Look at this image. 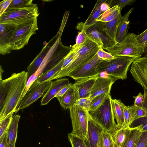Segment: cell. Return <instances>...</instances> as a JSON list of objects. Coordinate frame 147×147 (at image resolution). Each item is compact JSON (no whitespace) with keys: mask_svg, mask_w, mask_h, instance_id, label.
Instances as JSON below:
<instances>
[{"mask_svg":"<svg viewBox=\"0 0 147 147\" xmlns=\"http://www.w3.org/2000/svg\"><path fill=\"white\" fill-rule=\"evenodd\" d=\"M70 83L68 79L66 78L57 79L52 82L48 90L41 99V105H47L55 97L59 92Z\"/></svg>","mask_w":147,"mask_h":147,"instance_id":"17","label":"cell"},{"mask_svg":"<svg viewBox=\"0 0 147 147\" xmlns=\"http://www.w3.org/2000/svg\"><path fill=\"white\" fill-rule=\"evenodd\" d=\"M14 112L0 119V137L8 129Z\"/></svg>","mask_w":147,"mask_h":147,"instance_id":"33","label":"cell"},{"mask_svg":"<svg viewBox=\"0 0 147 147\" xmlns=\"http://www.w3.org/2000/svg\"><path fill=\"white\" fill-rule=\"evenodd\" d=\"M124 126L123 128L130 127L131 124V115L129 110V106L125 105L124 108Z\"/></svg>","mask_w":147,"mask_h":147,"instance_id":"39","label":"cell"},{"mask_svg":"<svg viewBox=\"0 0 147 147\" xmlns=\"http://www.w3.org/2000/svg\"><path fill=\"white\" fill-rule=\"evenodd\" d=\"M146 147H147V146H146Z\"/></svg>","mask_w":147,"mask_h":147,"instance_id":"52","label":"cell"},{"mask_svg":"<svg viewBox=\"0 0 147 147\" xmlns=\"http://www.w3.org/2000/svg\"><path fill=\"white\" fill-rule=\"evenodd\" d=\"M98 57L103 60L111 59L115 58L108 52L105 51L100 48L97 53Z\"/></svg>","mask_w":147,"mask_h":147,"instance_id":"43","label":"cell"},{"mask_svg":"<svg viewBox=\"0 0 147 147\" xmlns=\"http://www.w3.org/2000/svg\"><path fill=\"white\" fill-rule=\"evenodd\" d=\"M76 27L77 29L84 31L88 38L103 50L117 43L107 34L105 22L98 21L91 25L85 27L78 24Z\"/></svg>","mask_w":147,"mask_h":147,"instance_id":"6","label":"cell"},{"mask_svg":"<svg viewBox=\"0 0 147 147\" xmlns=\"http://www.w3.org/2000/svg\"><path fill=\"white\" fill-rule=\"evenodd\" d=\"M64 61V59L53 68L41 74L34 82L28 91L37 85L49 81L53 75L61 69Z\"/></svg>","mask_w":147,"mask_h":147,"instance_id":"25","label":"cell"},{"mask_svg":"<svg viewBox=\"0 0 147 147\" xmlns=\"http://www.w3.org/2000/svg\"><path fill=\"white\" fill-rule=\"evenodd\" d=\"M100 48L98 45L88 37L85 43L79 47L74 59L67 66L53 75L49 80L67 76L70 72L92 59Z\"/></svg>","mask_w":147,"mask_h":147,"instance_id":"2","label":"cell"},{"mask_svg":"<svg viewBox=\"0 0 147 147\" xmlns=\"http://www.w3.org/2000/svg\"><path fill=\"white\" fill-rule=\"evenodd\" d=\"M104 130L101 126L89 117L86 134L83 139L86 147H100V136Z\"/></svg>","mask_w":147,"mask_h":147,"instance_id":"14","label":"cell"},{"mask_svg":"<svg viewBox=\"0 0 147 147\" xmlns=\"http://www.w3.org/2000/svg\"><path fill=\"white\" fill-rule=\"evenodd\" d=\"M114 147H119L115 143L114 145Z\"/></svg>","mask_w":147,"mask_h":147,"instance_id":"50","label":"cell"},{"mask_svg":"<svg viewBox=\"0 0 147 147\" xmlns=\"http://www.w3.org/2000/svg\"><path fill=\"white\" fill-rule=\"evenodd\" d=\"M9 78L0 81V109L2 107L6 96Z\"/></svg>","mask_w":147,"mask_h":147,"instance_id":"34","label":"cell"},{"mask_svg":"<svg viewBox=\"0 0 147 147\" xmlns=\"http://www.w3.org/2000/svg\"><path fill=\"white\" fill-rule=\"evenodd\" d=\"M79 47H76L74 45L72 46V48L70 51L64 58V62L61 69L67 66L74 59L76 52Z\"/></svg>","mask_w":147,"mask_h":147,"instance_id":"37","label":"cell"},{"mask_svg":"<svg viewBox=\"0 0 147 147\" xmlns=\"http://www.w3.org/2000/svg\"><path fill=\"white\" fill-rule=\"evenodd\" d=\"M109 94H102L96 96L91 99L90 107L88 111L94 110L101 105Z\"/></svg>","mask_w":147,"mask_h":147,"instance_id":"31","label":"cell"},{"mask_svg":"<svg viewBox=\"0 0 147 147\" xmlns=\"http://www.w3.org/2000/svg\"><path fill=\"white\" fill-rule=\"evenodd\" d=\"M111 97L109 94L103 103L96 109L88 111L90 118L113 136L118 130L113 111Z\"/></svg>","mask_w":147,"mask_h":147,"instance_id":"4","label":"cell"},{"mask_svg":"<svg viewBox=\"0 0 147 147\" xmlns=\"http://www.w3.org/2000/svg\"><path fill=\"white\" fill-rule=\"evenodd\" d=\"M0 81L2 80V75L4 72V71H3V69H2L1 65H0Z\"/></svg>","mask_w":147,"mask_h":147,"instance_id":"49","label":"cell"},{"mask_svg":"<svg viewBox=\"0 0 147 147\" xmlns=\"http://www.w3.org/2000/svg\"><path fill=\"white\" fill-rule=\"evenodd\" d=\"M69 110L73 127L71 133L83 139L86 134L89 118L88 111L75 104Z\"/></svg>","mask_w":147,"mask_h":147,"instance_id":"8","label":"cell"},{"mask_svg":"<svg viewBox=\"0 0 147 147\" xmlns=\"http://www.w3.org/2000/svg\"><path fill=\"white\" fill-rule=\"evenodd\" d=\"M12 0H4L0 2V16L8 8Z\"/></svg>","mask_w":147,"mask_h":147,"instance_id":"45","label":"cell"},{"mask_svg":"<svg viewBox=\"0 0 147 147\" xmlns=\"http://www.w3.org/2000/svg\"><path fill=\"white\" fill-rule=\"evenodd\" d=\"M147 130L142 131L140 138L135 147H146Z\"/></svg>","mask_w":147,"mask_h":147,"instance_id":"42","label":"cell"},{"mask_svg":"<svg viewBox=\"0 0 147 147\" xmlns=\"http://www.w3.org/2000/svg\"><path fill=\"white\" fill-rule=\"evenodd\" d=\"M68 137L72 147H86L83 139L72 134H68Z\"/></svg>","mask_w":147,"mask_h":147,"instance_id":"36","label":"cell"},{"mask_svg":"<svg viewBox=\"0 0 147 147\" xmlns=\"http://www.w3.org/2000/svg\"><path fill=\"white\" fill-rule=\"evenodd\" d=\"M138 42L145 48L147 47V28L140 34L136 35Z\"/></svg>","mask_w":147,"mask_h":147,"instance_id":"41","label":"cell"},{"mask_svg":"<svg viewBox=\"0 0 147 147\" xmlns=\"http://www.w3.org/2000/svg\"><path fill=\"white\" fill-rule=\"evenodd\" d=\"M91 102V100L89 98H81L76 100L75 105L88 111Z\"/></svg>","mask_w":147,"mask_h":147,"instance_id":"38","label":"cell"},{"mask_svg":"<svg viewBox=\"0 0 147 147\" xmlns=\"http://www.w3.org/2000/svg\"><path fill=\"white\" fill-rule=\"evenodd\" d=\"M136 35L134 33H129L121 42L104 50L114 57H129L135 60L140 58L144 52L145 48L138 41Z\"/></svg>","mask_w":147,"mask_h":147,"instance_id":"5","label":"cell"},{"mask_svg":"<svg viewBox=\"0 0 147 147\" xmlns=\"http://www.w3.org/2000/svg\"><path fill=\"white\" fill-rule=\"evenodd\" d=\"M105 0H98L95 4L94 7L89 16L84 23L80 22L79 24L82 27L91 25L97 21H96L104 12L101 9L102 3L106 1Z\"/></svg>","mask_w":147,"mask_h":147,"instance_id":"26","label":"cell"},{"mask_svg":"<svg viewBox=\"0 0 147 147\" xmlns=\"http://www.w3.org/2000/svg\"><path fill=\"white\" fill-rule=\"evenodd\" d=\"M130 71L134 80L147 90V57H143L135 60Z\"/></svg>","mask_w":147,"mask_h":147,"instance_id":"12","label":"cell"},{"mask_svg":"<svg viewBox=\"0 0 147 147\" xmlns=\"http://www.w3.org/2000/svg\"><path fill=\"white\" fill-rule=\"evenodd\" d=\"M142 55H143V57H147V47L145 48L144 52Z\"/></svg>","mask_w":147,"mask_h":147,"instance_id":"48","label":"cell"},{"mask_svg":"<svg viewBox=\"0 0 147 147\" xmlns=\"http://www.w3.org/2000/svg\"><path fill=\"white\" fill-rule=\"evenodd\" d=\"M7 130L0 137V147H6V144Z\"/></svg>","mask_w":147,"mask_h":147,"instance_id":"46","label":"cell"},{"mask_svg":"<svg viewBox=\"0 0 147 147\" xmlns=\"http://www.w3.org/2000/svg\"><path fill=\"white\" fill-rule=\"evenodd\" d=\"M134 8L130 9L122 16L118 27L116 36V41L119 43L122 41L128 34V30L130 23L129 17Z\"/></svg>","mask_w":147,"mask_h":147,"instance_id":"23","label":"cell"},{"mask_svg":"<svg viewBox=\"0 0 147 147\" xmlns=\"http://www.w3.org/2000/svg\"><path fill=\"white\" fill-rule=\"evenodd\" d=\"M146 24H147V22H146Z\"/></svg>","mask_w":147,"mask_h":147,"instance_id":"51","label":"cell"},{"mask_svg":"<svg viewBox=\"0 0 147 147\" xmlns=\"http://www.w3.org/2000/svg\"><path fill=\"white\" fill-rule=\"evenodd\" d=\"M144 97V94L141 92H140L137 96H133L135 98L134 105L138 107H141L143 103Z\"/></svg>","mask_w":147,"mask_h":147,"instance_id":"44","label":"cell"},{"mask_svg":"<svg viewBox=\"0 0 147 147\" xmlns=\"http://www.w3.org/2000/svg\"><path fill=\"white\" fill-rule=\"evenodd\" d=\"M136 1L135 0H107V3L110 8L117 6L121 11L126 6L131 5Z\"/></svg>","mask_w":147,"mask_h":147,"instance_id":"32","label":"cell"},{"mask_svg":"<svg viewBox=\"0 0 147 147\" xmlns=\"http://www.w3.org/2000/svg\"><path fill=\"white\" fill-rule=\"evenodd\" d=\"M142 131V125L130 127L129 132L121 147H135L140 138Z\"/></svg>","mask_w":147,"mask_h":147,"instance_id":"24","label":"cell"},{"mask_svg":"<svg viewBox=\"0 0 147 147\" xmlns=\"http://www.w3.org/2000/svg\"><path fill=\"white\" fill-rule=\"evenodd\" d=\"M117 80L110 76L98 75L91 90L90 99L102 94L110 93L112 85Z\"/></svg>","mask_w":147,"mask_h":147,"instance_id":"15","label":"cell"},{"mask_svg":"<svg viewBox=\"0 0 147 147\" xmlns=\"http://www.w3.org/2000/svg\"><path fill=\"white\" fill-rule=\"evenodd\" d=\"M88 37L84 32L81 31L78 32L76 39V42L74 45L76 47H79L83 45L86 40Z\"/></svg>","mask_w":147,"mask_h":147,"instance_id":"40","label":"cell"},{"mask_svg":"<svg viewBox=\"0 0 147 147\" xmlns=\"http://www.w3.org/2000/svg\"><path fill=\"white\" fill-rule=\"evenodd\" d=\"M71 84H72L70 83L64 87L56 95L55 97H61L62 96L71 86Z\"/></svg>","mask_w":147,"mask_h":147,"instance_id":"47","label":"cell"},{"mask_svg":"<svg viewBox=\"0 0 147 147\" xmlns=\"http://www.w3.org/2000/svg\"><path fill=\"white\" fill-rule=\"evenodd\" d=\"M61 107L64 109H70L75 103L76 99L75 88L73 84L61 96L56 97Z\"/></svg>","mask_w":147,"mask_h":147,"instance_id":"21","label":"cell"},{"mask_svg":"<svg viewBox=\"0 0 147 147\" xmlns=\"http://www.w3.org/2000/svg\"><path fill=\"white\" fill-rule=\"evenodd\" d=\"M120 12L121 11L119 7L117 6H115L105 12L96 21L103 22H109L115 18Z\"/></svg>","mask_w":147,"mask_h":147,"instance_id":"28","label":"cell"},{"mask_svg":"<svg viewBox=\"0 0 147 147\" xmlns=\"http://www.w3.org/2000/svg\"><path fill=\"white\" fill-rule=\"evenodd\" d=\"M102 60L98 57L97 53L89 61L73 70L67 76L76 80L98 75L97 67Z\"/></svg>","mask_w":147,"mask_h":147,"instance_id":"9","label":"cell"},{"mask_svg":"<svg viewBox=\"0 0 147 147\" xmlns=\"http://www.w3.org/2000/svg\"><path fill=\"white\" fill-rule=\"evenodd\" d=\"M33 0H12L8 8H22L31 6L34 4Z\"/></svg>","mask_w":147,"mask_h":147,"instance_id":"35","label":"cell"},{"mask_svg":"<svg viewBox=\"0 0 147 147\" xmlns=\"http://www.w3.org/2000/svg\"><path fill=\"white\" fill-rule=\"evenodd\" d=\"M114 144L111 135L103 131L100 136V147H114Z\"/></svg>","mask_w":147,"mask_h":147,"instance_id":"30","label":"cell"},{"mask_svg":"<svg viewBox=\"0 0 147 147\" xmlns=\"http://www.w3.org/2000/svg\"><path fill=\"white\" fill-rule=\"evenodd\" d=\"M98 75L76 80L73 84L75 88L76 100L81 98H89L92 88Z\"/></svg>","mask_w":147,"mask_h":147,"instance_id":"16","label":"cell"},{"mask_svg":"<svg viewBox=\"0 0 147 147\" xmlns=\"http://www.w3.org/2000/svg\"><path fill=\"white\" fill-rule=\"evenodd\" d=\"M52 82V80L47 81L37 85L28 91L17 107L15 113H16L19 111L28 107L39 98L43 96L45 93L47 91Z\"/></svg>","mask_w":147,"mask_h":147,"instance_id":"10","label":"cell"},{"mask_svg":"<svg viewBox=\"0 0 147 147\" xmlns=\"http://www.w3.org/2000/svg\"><path fill=\"white\" fill-rule=\"evenodd\" d=\"M135 60L133 58L125 56L103 60L98 66L97 71L100 76H109L117 80L126 79L129 67Z\"/></svg>","mask_w":147,"mask_h":147,"instance_id":"3","label":"cell"},{"mask_svg":"<svg viewBox=\"0 0 147 147\" xmlns=\"http://www.w3.org/2000/svg\"><path fill=\"white\" fill-rule=\"evenodd\" d=\"M39 14L36 4L22 8H8L0 16V22L30 16L38 17Z\"/></svg>","mask_w":147,"mask_h":147,"instance_id":"11","label":"cell"},{"mask_svg":"<svg viewBox=\"0 0 147 147\" xmlns=\"http://www.w3.org/2000/svg\"><path fill=\"white\" fill-rule=\"evenodd\" d=\"M49 42L43 47L40 53L27 67L28 79L38 70L51 46L49 45Z\"/></svg>","mask_w":147,"mask_h":147,"instance_id":"20","label":"cell"},{"mask_svg":"<svg viewBox=\"0 0 147 147\" xmlns=\"http://www.w3.org/2000/svg\"><path fill=\"white\" fill-rule=\"evenodd\" d=\"M7 92L0 112V119L15 112L28 80L27 72L13 73L9 78Z\"/></svg>","mask_w":147,"mask_h":147,"instance_id":"1","label":"cell"},{"mask_svg":"<svg viewBox=\"0 0 147 147\" xmlns=\"http://www.w3.org/2000/svg\"><path fill=\"white\" fill-rule=\"evenodd\" d=\"M122 16L120 12L113 20L109 22H105V29L107 34L116 43L117 32Z\"/></svg>","mask_w":147,"mask_h":147,"instance_id":"27","label":"cell"},{"mask_svg":"<svg viewBox=\"0 0 147 147\" xmlns=\"http://www.w3.org/2000/svg\"><path fill=\"white\" fill-rule=\"evenodd\" d=\"M72 48V46H65L60 42L43 73L51 69L59 63L69 53Z\"/></svg>","mask_w":147,"mask_h":147,"instance_id":"18","label":"cell"},{"mask_svg":"<svg viewBox=\"0 0 147 147\" xmlns=\"http://www.w3.org/2000/svg\"><path fill=\"white\" fill-rule=\"evenodd\" d=\"M38 30L37 18L31 22L17 26L14 36L10 41L12 51L24 48L28 44L31 36Z\"/></svg>","mask_w":147,"mask_h":147,"instance_id":"7","label":"cell"},{"mask_svg":"<svg viewBox=\"0 0 147 147\" xmlns=\"http://www.w3.org/2000/svg\"><path fill=\"white\" fill-rule=\"evenodd\" d=\"M112 108L118 130L124 126V108L125 105L119 99H111Z\"/></svg>","mask_w":147,"mask_h":147,"instance_id":"22","label":"cell"},{"mask_svg":"<svg viewBox=\"0 0 147 147\" xmlns=\"http://www.w3.org/2000/svg\"><path fill=\"white\" fill-rule=\"evenodd\" d=\"M20 117L19 115H14L7 130L6 147H15L18 122Z\"/></svg>","mask_w":147,"mask_h":147,"instance_id":"19","label":"cell"},{"mask_svg":"<svg viewBox=\"0 0 147 147\" xmlns=\"http://www.w3.org/2000/svg\"><path fill=\"white\" fill-rule=\"evenodd\" d=\"M16 26L13 24L0 22V54L4 55L12 51L10 41L15 32Z\"/></svg>","mask_w":147,"mask_h":147,"instance_id":"13","label":"cell"},{"mask_svg":"<svg viewBox=\"0 0 147 147\" xmlns=\"http://www.w3.org/2000/svg\"><path fill=\"white\" fill-rule=\"evenodd\" d=\"M130 127L122 128L117 130L112 136L115 143L119 147H121L129 132Z\"/></svg>","mask_w":147,"mask_h":147,"instance_id":"29","label":"cell"}]
</instances>
